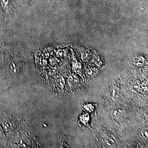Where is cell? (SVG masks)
I'll return each instance as SVG.
<instances>
[{
  "instance_id": "obj_1",
  "label": "cell",
  "mask_w": 148,
  "mask_h": 148,
  "mask_svg": "<svg viewBox=\"0 0 148 148\" xmlns=\"http://www.w3.org/2000/svg\"><path fill=\"white\" fill-rule=\"evenodd\" d=\"M1 3L5 14L14 13L15 10L14 0H1Z\"/></svg>"
}]
</instances>
